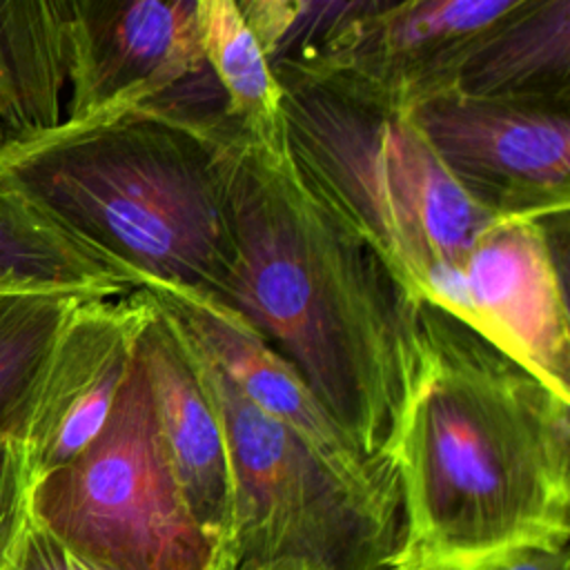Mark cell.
I'll use <instances>...</instances> for the list:
<instances>
[{
	"mask_svg": "<svg viewBox=\"0 0 570 570\" xmlns=\"http://www.w3.org/2000/svg\"><path fill=\"white\" fill-rule=\"evenodd\" d=\"M421 367L392 459V570H483L570 539V399L448 312L421 303Z\"/></svg>",
	"mask_w": 570,
	"mask_h": 570,
	"instance_id": "cell-1",
	"label": "cell"
},
{
	"mask_svg": "<svg viewBox=\"0 0 570 570\" xmlns=\"http://www.w3.org/2000/svg\"><path fill=\"white\" fill-rule=\"evenodd\" d=\"M229 205L234 249L216 298L301 372L365 454L392 459L421 367V303L309 191L283 140L238 129Z\"/></svg>",
	"mask_w": 570,
	"mask_h": 570,
	"instance_id": "cell-2",
	"label": "cell"
},
{
	"mask_svg": "<svg viewBox=\"0 0 570 570\" xmlns=\"http://www.w3.org/2000/svg\"><path fill=\"white\" fill-rule=\"evenodd\" d=\"M227 114L62 120L0 158V180L138 287L216 296L232 263Z\"/></svg>",
	"mask_w": 570,
	"mask_h": 570,
	"instance_id": "cell-3",
	"label": "cell"
},
{
	"mask_svg": "<svg viewBox=\"0 0 570 570\" xmlns=\"http://www.w3.org/2000/svg\"><path fill=\"white\" fill-rule=\"evenodd\" d=\"M276 78L298 176L410 298L434 305L499 214L454 180L405 107L332 78Z\"/></svg>",
	"mask_w": 570,
	"mask_h": 570,
	"instance_id": "cell-4",
	"label": "cell"
},
{
	"mask_svg": "<svg viewBox=\"0 0 570 570\" xmlns=\"http://www.w3.org/2000/svg\"><path fill=\"white\" fill-rule=\"evenodd\" d=\"M189 347L218 405L232 470V521L216 570H392L401 512L345 483Z\"/></svg>",
	"mask_w": 570,
	"mask_h": 570,
	"instance_id": "cell-5",
	"label": "cell"
},
{
	"mask_svg": "<svg viewBox=\"0 0 570 570\" xmlns=\"http://www.w3.org/2000/svg\"><path fill=\"white\" fill-rule=\"evenodd\" d=\"M29 517L96 570H216L220 541L163 452L140 347L94 441L31 483Z\"/></svg>",
	"mask_w": 570,
	"mask_h": 570,
	"instance_id": "cell-6",
	"label": "cell"
},
{
	"mask_svg": "<svg viewBox=\"0 0 570 570\" xmlns=\"http://www.w3.org/2000/svg\"><path fill=\"white\" fill-rule=\"evenodd\" d=\"M138 109L225 114L196 0H69L65 120Z\"/></svg>",
	"mask_w": 570,
	"mask_h": 570,
	"instance_id": "cell-7",
	"label": "cell"
},
{
	"mask_svg": "<svg viewBox=\"0 0 570 570\" xmlns=\"http://www.w3.org/2000/svg\"><path fill=\"white\" fill-rule=\"evenodd\" d=\"M568 216H497L434 305L570 399Z\"/></svg>",
	"mask_w": 570,
	"mask_h": 570,
	"instance_id": "cell-8",
	"label": "cell"
},
{
	"mask_svg": "<svg viewBox=\"0 0 570 570\" xmlns=\"http://www.w3.org/2000/svg\"><path fill=\"white\" fill-rule=\"evenodd\" d=\"M405 109L445 169L485 209L568 216L570 105L439 91Z\"/></svg>",
	"mask_w": 570,
	"mask_h": 570,
	"instance_id": "cell-9",
	"label": "cell"
},
{
	"mask_svg": "<svg viewBox=\"0 0 570 570\" xmlns=\"http://www.w3.org/2000/svg\"><path fill=\"white\" fill-rule=\"evenodd\" d=\"M145 289L154 307L194 343L236 387L289 428L345 483L401 512L396 463L365 454L305 383L301 372L220 298L169 287Z\"/></svg>",
	"mask_w": 570,
	"mask_h": 570,
	"instance_id": "cell-10",
	"label": "cell"
},
{
	"mask_svg": "<svg viewBox=\"0 0 570 570\" xmlns=\"http://www.w3.org/2000/svg\"><path fill=\"white\" fill-rule=\"evenodd\" d=\"M154 314L145 289L85 298L65 323L22 441L31 483L80 454L102 430Z\"/></svg>",
	"mask_w": 570,
	"mask_h": 570,
	"instance_id": "cell-11",
	"label": "cell"
},
{
	"mask_svg": "<svg viewBox=\"0 0 570 570\" xmlns=\"http://www.w3.org/2000/svg\"><path fill=\"white\" fill-rule=\"evenodd\" d=\"M528 0H396L312 60L278 73L332 78L407 107L472 38Z\"/></svg>",
	"mask_w": 570,
	"mask_h": 570,
	"instance_id": "cell-12",
	"label": "cell"
},
{
	"mask_svg": "<svg viewBox=\"0 0 570 570\" xmlns=\"http://www.w3.org/2000/svg\"><path fill=\"white\" fill-rule=\"evenodd\" d=\"M138 347L163 452L189 512L223 550L232 521V470L218 405L194 350L156 307Z\"/></svg>",
	"mask_w": 570,
	"mask_h": 570,
	"instance_id": "cell-13",
	"label": "cell"
},
{
	"mask_svg": "<svg viewBox=\"0 0 570 570\" xmlns=\"http://www.w3.org/2000/svg\"><path fill=\"white\" fill-rule=\"evenodd\" d=\"M439 91L570 105V0L512 9L463 45L414 100Z\"/></svg>",
	"mask_w": 570,
	"mask_h": 570,
	"instance_id": "cell-14",
	"label": "cell"
},
{
	"mask_svg": "<svg viewBox=\"0 0 570 570\" xmlns=\"http://www.w3.org/2000/svg\"><path fill=\"white\" fill-rule=\"evenodd\" d=\"M69 0H0V158L65 120Z\"/></svg>",
	"mask_w": 570,
	"mask_h": 570,
	"instance_id": "cell-15",
	"label": "cell"
},
{
	"mask_svg": "<svg viewBox=\"0 0 570 570\" xmlns=\"http://www.w3.org/2000/svg\"><path fill=\"white\" fill-rule=\"evenodd\" d=\"M131 289L136 285L125 272L0 180V294L116 296Z\"/></svg>",
	"mask_w": 570,
	"mask_h": 570,
	"instance_id": "cell-16",
	"label": "cell"
},
{
	"mask_svg": "<svg viewBox=\"0 0 570 570\" xmlns=\"http://www.w3.org/2000/svg\"><path fill=\"white\" fill-rule=\"evenodd\" d=\"M205 62L225 98L227 118L252 140H283V85L238 0H196Z\"/></svg>",
	"mask_w": 570,
	"mask_h": 570,
	"instance_id": "cell-17",
	"label": "cell"
},
{
	"mask_svg": "<svg viewBox=\"0 0 570 570\" xmlns=\"http://www.w3.org/2000/svg\"><path fill=\"white\" fill-rule=\"evenodd\" d=\"M94 296L0 294V439L24 441L42 374L73 309Z\"/></svg>",
	"mask_w": 570,
	"mask_h": 570,
	"instance_id": "cell-18",
	"label": "cell"
},
{
	"mask_svg": "<svg viewBox=\"0 0 570 570\" xmlns=\"http://www.w3.org/2000/svg\"><path fill=\"white\" fill-rule=\"evenodd\" d=\"M31 476L20 441L0 439V570H7L29 521Z\"/></svg>",
	"mask_w": 570,
	"mask_h": 570,
	"instance_id": "cell-19",
	"label": "cell"
},
{
	"mask_svg": "<svg viewBox=\"0 0 570 570\" xmlns=\"http://www.w3.org/2000/svg\"><path fill=\"white\" fill-rule=\"evenodd\" d=\"M7 570H96L31 517Z\"/></svg>",
	"mask_w": 570,
	"mask_h": 570,
	"instance_id": "cell-20",
	"label": "cell"
},
{
	"mask_svg": "<svg viewBox=\"0 0 570 570\" xmlns=\"http://www.w3.org/2000/svg\"><path fill=\"white\" fill-rule=\"evenodd\" d=\"M483 570H570L568 546H523L494 559Z\"/></svg>",
	"mask_w": 570,
	"mask_h": 570,
	"instance_id": "cell-21",
	"label": "cell"
}]
</instances>
